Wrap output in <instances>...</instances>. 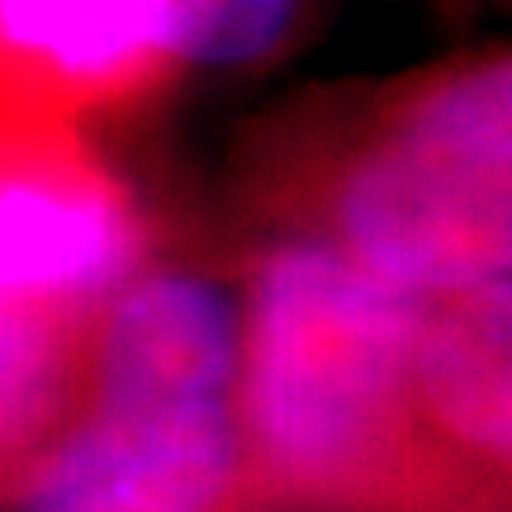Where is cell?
Segmentation results:
<instances>
[{"mask_svg": "<svg viewBox=\"0 0 512 512\" xmlns=\"http://www.w3.org/2000/svg\"><path fill=\"white\" fill-rule=\"evenodd\" d=\"M256 238H309L413 299L512 280V57L479 43L275 128Z\"/></svg>", "mask_w": 512, "mask_h": 512, "instance_id": "cell-1", "label": "cell"}, {"mask_svg": "<svg viewBox=\"0 0 512 512\" xmlns=\"http://www.w3.org/2000/svg\"><path fill=\"white\" fill-rule=\"evenodd\" d=\"M238 427L247 489L337 512H489L427 432L418 299L323 242L261 238L242 261Z\"/></svg>", "mask_w": 512, "mask_h": 512, "instance_id": "cell-2", "label": "cell"}, {"mask_svg": "<svg viewBox=\"0 0 512 512\" xmlns=\"http://www.w3.org/2000/svg\"><path fill=\"white\" fill-rule=\"evenodd\" d=\"M157 233L95 128L0 105V294L95 313Z\"/></svg>", "mask_w": 512, "mask_h": 512, "instance_id": "cell-3", "label": "cell"}, {"mask_svg": "<svg viewBox=\"0 0 512 512\" xmlns=\"http://www.w3.org/2000/svg\"><path fill=\"white\" fill-rule=\"evenodd\" d=\"M247 489L238 399L86 384L15 512H223Z\"/></svg>", "mask_w": 512, "mask_h": 512, "instance_id": "cell-4", "label": "cell"}, {"mask_svg": "<svg viewBox=\"0 0 512 512\" xmlns=\"http://www.w3.org/2000/svg\"><path fill=\"white\" fill-rule=\"evenodd\" d=\"M190 76L171 0H0V105L110 128Z\"/></svg>", "mask_w": 512, "mask_h": 512, "instance_id": "cell-5", "label": "cell"}, {"mask_svg": "<svg viewBox=\"0 0 512 512\" xmlns=\"http://www.w3.org/2000/svg\"><path fill=\"white\" fill-rule=\"evenodd\" d=\"M413 384L446 460L494 498L512 446V280L418 299Z\"/></svg>", "mask_w": 512, "mask_h": 512, "instance_id": "cell-6", "label": "cell"}, {"mask_svg": "<svg viewBox=\"0 0 512 512\" xmlns=\"http://www.w3.org/2000/svg\"><path fill=\"white\" fill-rule=\"evenodd\" d=\"M95 313L0 294V498L19 494L86 399Z\"/></svg>", "mask_w": 512, "mask_h": 512, "instance_id": "cell-7", "label": "cell"}, {"mask_svg": "<svg viewBox=\"0 0 512 512\" xmlns=\"http://www.w3.org/2000/svg\"><path fill=\"white\" fill-rule=\"evenodd\" d=\"M318 0H171L190 72L271 67L304 38Z\"/></svg>", "mask_w": 512, "mask_h": 512, "instance_id": "cell-8", "label": "cell"}]
</instances>
